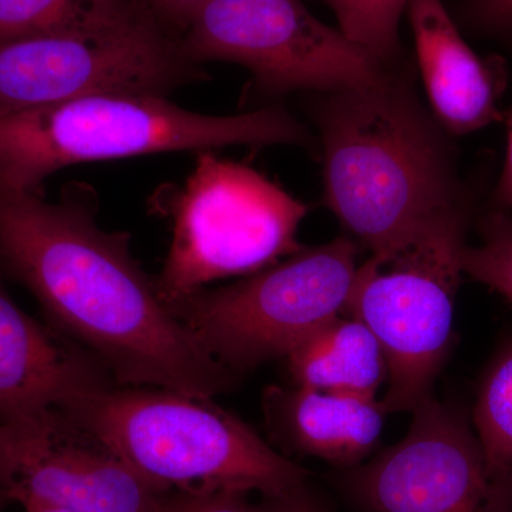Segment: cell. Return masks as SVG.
Masks as SVG:
<instances>
[{"mask_svg": "<svg viewBox=\"0 0 512 512\" xmlns=\"http://www.w3.org/2000/svg\"><path fill=\"white\" fill-rule=\"evenodd\" d=\"M407 13L427 96L448 133L466 136L503 120L500 67L474 53L443 2L410 0Z\"/></svg>", "mask_w": 512, "mask_h": 512, "instance_id": "4fadbf2b", "label": "cell"}, {"mask_svg": "<svg viewBox=\"0 0 512 512\" xmlns=\"http://www.w3.org/2000/svg\"><path fill=\"white\" fill-rule=\"evenodd\" d=\"M471 10L483 25L512 32V0H471Z\"/></svg>", "mask_w": 512, "mask_h": 512, "instance_id": "603a6c76", "label": "cell"}, {"mask_svg": "<svg viewBox=\"0 0 512 512\" xmlns=\"http://www.w3.org/2000/svg\"><path fill=\"white\" fill-rule=\"evenodd\" d=\"M8 424L9 464L2 490L12 503L56 505L72 512H160L167 491L89 437L87 444L79 443L59 410Z\"/></svg>", "mask_w": 512, "mask_h": 512, "instance_id": "8fae6325", "label": "cell"}, {"mask_svg": "<svg viewBox=\"0 0 512 512\" xmlns=\"http://www.w3.org/2000/svg\"><path fill=\"white\" fill-rule=\"evenodd\" d=\"M467 225L466 204L458 201L357 266L345 313L365 323L382 346L386 414L412 413L433 394L453 339Z\"/></svg>", "mask_w": 512, "mask_h": 512, "instance_id": "5b68a950", "label": "cell"}, {"mask_svg": "<svg viewBox=\"0 0 512 512\" xmlns=\"http://www.w3.org/2000/svg\"><path fill=\"white\" fill-rule=\"evenodd\" d=\"M210 2L211 0H143L161 25L167 23L184 32Z\"/></svg>", "mask_w": 512, "mask_h": 512, "instance_id": "44dd1931", "label": "cell"}, {"mask_svg": "<svg viewBox=\"0 0 512 512\" xmlns=\"http://www.w3.org/2000/svg\"><path fill=\"white\" fill-rule=\"evenodd\" d=\"M306 128L281 107L207 116L165 96L100 93L0 114V184L35 192L74 164L231 146H306Z\"/></svg>", "mask_w": 512, "mask_h": 512, "instance_id": "277c9868", "label": "cell"}, {"mask_svg": "<svg viewBox=\"0 0 512 512\" xmlns=\"http://www.w3.org/2000/svg\"><path fill=\"white\" fill-rule=\"evenodd\" d=\"M318 123L326 205L372 254L460 201L439 134L396 79L330 94Z\"/></svg>", "mask_w": 512, "mask_h": 512, "instance_id": "7a4b0ae2", "label": "cell"}, {"mask_svg": "<svg viewBox=\"0 0 512 512\" xmlns=\"http://www.w3.org/2000/svg\"><path fill=\"white\" fill-rule=\"evenodd\" d=\"M264 410L269 430L289 450L342 467H355L372 453L386 414L377 397L298 384L269 387Z\"/></svg>", "mask_w": 512, "mask_h": 512, "instance_id": "5bb4252c", "label": "cell"}, {"mask_svg": "<svg viewBox=\"0 0 512 512\" xmlns=\"http://www.w3.org/2000/svg\"><path fill=\"white\" fill-rule=\"evenodd\" d=\"M89 185L59 202L0 184V275L39 302L49 325L124 386L175 390L201 399L237 386L175 318L130 251V235L96 222Z\"/></svg>", "mask_w": 512, "mask_h": 512, "instance_id": "6da1fadb", "label": "cell"}, {"mask_svg": "<svg viewBox=\"0 0 512 512\" xmlns=\"http://www.w3.org/2000/svg\"><path fill=\"white\" fill-rule=\"evenodd\" d=\"M25 512H72L66 510V508L56 507V505L47 504H28L23 505Z\"/></svg>", "mask_w": 512, "mask_h": 512, "instance_id": "484cf974", "label": "cell"}, {"mask_svg": "<svg viewBox=\"0 0 512 512\" xmlns=\"http://www.w3.org/2000/svg\"><path fill=\"white\" fill-rule=\"evenodd\" d=\"M156 208L170 218V248L158 293L170 303L234 276L258 274L303 248L298 231L309 208L264 174L244 164L197 153L181 187L156 195Z\"/></svg>", "mask_w": 512, "mask_h": 512, "instance_id": "8992f818", "label": "cell"}, {"mask_svg": "<svg viewBox=\"0 0 512 512\" xmlns=\"http://www.w3.org/2000/svg\"><path fill=\"white\" fill-rule=\"evenodd\" d=\"M511 109H512V107H511Z\"/></svg>", "mask_w": 512, "mask_h": 512, "instance_id": "83f0119b", "label": "cell"}, {"mask_svg": "<svg viewBox=\"0 0 512 512\" xmlns=\"http://www.w3.org/2000/svg\"><path fill=\"white\" fill-rule=\"evenodd\" d=\"M338 19L340 32L384 64L397 56L399 25L410 0H320Z\"/></svg>", "mask_w": 512, "mask_h": 512, "instance_id": "ac0fdd59", "label": "cell"}, {"mask_svg": "<svg viewBox=\"0 0 512 512\" xmlns=\"http://www.w3.org/2000/svg\"><path fill=\"white\" fill-rule=\"evenodd\" d=\"M160 512H255V504L241 490L190 488L167 491Z\"/></svg>", "mask_w": 512, "mask_h": 512, "instance_id": "ffe728a7", "label": "cell"}, {"mask_svg": "<svg viewBox=\"0 0 512 512\" xmlns=\"http://www.w3.org/2000/svg\"><path fill=\"white\" fill-rule=\"evenodd\" d=\"M474 424L488 463L500 473H512V342L497 353L485 372Z\"/></svg>", "mask_w": 512, "mask_h": 512, "instance_id": "e0dca14e", "label": "cell"}, {"mask_svg": "<svg viewBox=\"0 0 512 512\" xmlns=\"http://www.w3.org/2000/svg\"><path fill=\"white\" fill-rule=\"evenodd\" d=\"M286 359L293 384L326 392L377 397L389 375L379 340L346 313L316 329Z\"/></svg>", "mask_w": 512, "mask_h": 512, "instance_id": "9a60e30c", "label": "cell"}, {"mask_svg": "<svg viewBox=\"0 0 512 512\" xmlns=\"http://www.w3.org/2000/svg\"><path fill=\"white\" fill-rule=\"evenodd\" d=\"M481 244L466 245L463 272L500 293L512 305V218L494 210L480 220Z\"/></svg>", "mask_w": 512, "mask_h": 512, "instance_id": "d6986e66", "label": "cell"}, {"mask_svg": "<svg viewBox=\"0 0 512 512\" xmlns=\"http://www.w3.org/2000/svg\"><path fill=\"white\" fill-rule=\"evenodd\" d=\"M205 79L147 6L104 28L0 43V114L100 93L168 97Z\"/></svg>", "mask_w": 512, "mask_h": 512, "instance_id": "ba28073f", "label": "cell"}, {"mask_svg": "<svg viewBox=\"0 0 512 512\" xmlns=\"http://www.w3.org/2000/svg\"><path fill=\"white\" fill-rule=\"evenodd\" d=\"M10 503H12V500H10L9 495L0 490V512L5 511Z\"/></svg>", "mask_w": 512, "mask_h": 512, "instance_id": "4316f807", "label": "cell"}, {"mask_svg": "<svg viewBox=\"0 0 512 512\" xmlns=\"http://www.w3.org/2000/svg\"><path fill=\"white\" fill-rule=\"evenodd\" d=\"M107 376L93 356L22 311L0 275V424L60 410Z\"/></svg>", "mask_w": 512, "mask_h": 512, "instance_id": "7c38bea8", "label": "cell"}, {"mask_svg": "<svg viewBox=\"0 0 512 512\" xmlns=\"http://www.w3.org/2000/svg\"><path fill=\"white\" fill-rule=\"evenodd\" d=\"M412 414L399 443L349 476L365 512H512V473L488 463L466 421L433 394Z\"/></svg>", "mask_w": 512, "mask_h": 512, "instance_id": "30bf717a", "label": "cell"}, {"mask_svg": "<svg viewBox=\"0 0 512 512\" xmlns=\"http://www.w3.org/2000/svg\"><path fill=\"white\" fill-rule=\"evenodd\" d=\"M59 412L164 491L232 488L274 497L308 481L305 468L214 399L109 380L77 394Z\"/></svg>", "mask_w": 512, "mask_h": 512, "instance_id": "3957f363", "label": "cell"}, {"mask_svg": "<svg viewBox=\"0 0 512 512\" xmlns=\"http://www.w3.org/2000/svg\"><path fill=\"white\" fill-rule=\"evenodd\" d=\"M9 429L6 424H0V488L5 480L6 466H8Z\"/></svg>", "mask_w": 512, "mask_h": 512, "instance_id": "d4e9b609", "label": "cell"}, {"mask_svg": "<svg viewBox=\"0 0 512 512\" xmlns=\"http://www.w3.org/2000/svg\"><path fill=\"white\" fill-rule=\"evenodd\" d=\"M355 242L302 248L237 284L201 289L168 308L202 348L241 375L286 357L345 313L357 271Z\"/></svg>", "mask_w": 512, "mask_h": 512, "instance_id": "52a82bcc", "label": "cell"}, {"mask_svg": "<svg viewBox=\"0 0 512 512\" xmlns=\"http://www.w3.org/2000/svg\"><path fill=\"white\" fill-rule=\"evenodd\" d=\"M191 62H232L254 74L262 92L340 93L389 77L386 64L329 28L301 0H211L180 39Z\"/></svg>", "mask_w": 512, "mask_h": 512, "instance_id": "9c48e42d", "label": "cell"}, {"mask_svg": "<svg viewBox=\"0 0 512 512\" xmlns=\"http://www.w3.org/2000/svg\"><path fill=\"white\" fill-rule=\"evenodd\" d=\"M143 8L138 0H0V43L104 28Z\"/></svg>", "mask_w": 512, "mask_h": 512, "instance_id": "2e32d148", "label": "cell"}, {"mask_svg": "<svg viewBox=\"0 0 512 512\" xmlns=\"http://www.w3.org/2000/svg\"><path fill=\"white\" fill-rule=\"evenodd\" d=\"M507 124V156L503 173L494 191V210H512V109L505 116Z\"/></svg>", "mask_w": 512, "mask_h": 512, "instance_id": "cb8c5ba5", "label": "cell"}, {"mask_svg": "<svg viewBox=\"0 0 512 512\" xmlns=\"http://www.w3.org/2000/svg\"><path fill=\"white\" fill-rule=\"evenodd\" d=\"M255 512H322L318 504L308 495L305 487L274 497H264L262 503L255 504Z\"/></svg>", "mask_w": 512, "mask_h": 512, "instance_id": "7402d4cb", "label": "cell"}]
</instances>
